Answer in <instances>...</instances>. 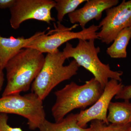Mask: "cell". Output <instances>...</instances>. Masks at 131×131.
<instances>
[{
	"instance_id": "6da1fadb",
	"label": "cell",
	"mask_w": 131,
	"mask_h": 131,
	"mask_svg": "<svg viewBox=\"0 0 131 131\" xmlns=\"http://www.w3.org/2000/svg\"><path fill=\"white\" fill-rule=\"evenodd\" d=\"M45 58L43 53L30 48H24L7 63V80L2 96L19 94L30 90L42 69Z\"/></svg>"
},
{
	"instance_id": "7a4b0ae2",
	"label": "cell",
	"mask_w": 131,
	"mask_h": 131,
	"mask_svg": "<svg viewBox=\"0 0 131 131\" xmlns=\"http://www.w3.org/2000/svg\"><path fill=\"white\" fill-rule=\"evenodd\" d=\"M103 90L100 83L93 78L83 85L71 82L56 91V100L51 108L55 121H61L75 109L84 110L87 107L92 106L98 100Z\"/></svg>"
},
{
	"instance_id": "3957f363",
	"label": "cell",
	"mask_w": 131,
	"mask_h": 131,
	"mask_svg": "<svg viewBox=\"0 0 131 131\" xmlns=\"http://www.w3.org/2000/svg\"><path fill=\"white\" fill-rule=\"evenodd\" d=\"M66 59L59 50L48 53L42 69L31 86L32 93L43 101L58 84L76 75L80 66L74 60L64 65Z\"/></svg>"
},
{
	"instance_id": "277c9868",
	"label": "cell",
	"mask_w": 131,
	"mask_h": 131,
	"mask_svg": "<svg viewBox=\"0 0 131 131\" xmlns=\"http://www.w3.org/2000/svg\"><path fill=\"white\" fill-rule=\"evenodd\" d=\"M95 40L79 39L75 47L67 42L62 52L67 59L73 58L80 67H83L92 73L94 78L104 89L109 79L121 82L123 73L122 71L112 70L109 64H105L101 62L98 57L100 48L95 47Z\"/></svg>"
},
{
	"instance_id": "5b68a950",
	"label": "cell",
	"mask_w": 131,
	"mask_h": 131,
	"mask_svg": "<svg viewBox=\"0 0 131 131\" xmlns=\"http://www.w3.org/2000/svg\"><path fill=\"white\" fill-rule=\"evenodd\" d=\"M0 113L13 114L24 117L31 130L38 129L46 119L43 101L35 94L11 95L0 98Z\"/></svg>"
},
{
	"instance_id": "8992f818",
	"label": "cell",
	"mask_w": 131,
	"mask_h": 131,
	"mask_svg": "<svg viewBox=\"0 0 131 131\" xmlns=\"http://www.w3.org/2000/svg\"><path fill=\"white\" fill-rule=\"evenodd\" d=\"M77 25L68 28L58 22L57 27L54 30L41 35L28 44L25 48L35 49L42 53H52L58 50L59 46L70 40L75 39L84 40L98 39L97 31L100 28L98 25L93 24L80 31H71Z\"/></svg>"
},
{
	"instance_id": "52a82bcc",
	"label": "cell",
	"mask_w": 131,
	"mask_h": 131,
	"mask_svg": "<svg viewBox=\"0 0 131 131\" xmlns=\"http://www.w3.org/2000/svg\"><path fill=\"white\" fill-rule=\"evenodd\" d=\"M55 1L52 0H15L9 8L10 23L13 29H18L24 21L35 19L48 24L56 21L51 15V10L55 7Z\"/></svg>"
},
{
	"instance_id": "ba28073f",
	"label": "cell",
	"mask_w": 131,
	"mask_h": 131,
	"mask_svg": "<svg viewBox=\"0 0 131 131\" xmlns=\"http://www.w3.org/2000/svg\"><path fill=\"white\" fill-rule=\"evenodd\" d=\"M106 12V16L98 25L101 30L97 36L102 42L108 45L123 29L131 27V0H124Z\"/></svg>"
},
{
	"instance_id": "9c48e42d",
	"label": "cell",
	"mask_w": 131,
	"mask_h": 131,
	"mask_svg": "<svg viewBox=\"0 0 131 131\" xmlns=\"http://www.w3.org/2000/svg\"><path fill=\"white\" fill-rule=\"evenodd\" d=\"M124 85L117 80H111L104 88L101 96L93 105L78 113L77 123L79 126L86 128L87 124L94 120L109 124L107 120L108 108L112 99L122 89Z\"/></svg>"
},
{
	"instance_id": "30bf717a",
	"label": "cell",
	"mask_w": 131,
	"mask_h": 131,
	"mask_svg": "<svg viewBox=\"0 0 131 131\" xmlns=\"http://www.w3.org/2000/svg\"><path fill=\"white\" fill-rule=\"evenodd\" d=\"M118 3V0H88L82 7L69 14L68 17L71 23H78L83 30L89 21L100 19L103 12Z\"/></svg>"
},
{
	"instance_id": "8fae6325",
	"label": "cell",
	"mask_w": 131,
	"mask_h": 131,
	"mask_svg": "<svg viewBox=\"0 0 131 131\" xmlns=\"http://www.w3.org/2000/svg\"><path fill=\"white\" fill-rule=\"evenodd\" d=\"M46 31L36 33L30 37L25 38L23 36L15 38L3 37L0 35V66L3 70L5 69L7 63L16 56L21 49L33 40L45 33Z\"/></svg>"
},
{
	"instance_id": "7c38bea8",
	"label": "cell",
	"mask_w": 131,
	"mask_h": 131,
	"mask_svg": "<svg viewBox=\"0 0 131 131\" xmlns=\"http://www.w3.org/2000/svg\"><path fill=\"white\" fill-rule=\"evenodd\" d=\"M108 110L107 120L109 123L118 125L131 124V103L129 101L111 102Z\"/></svg>"
},
{
	"instance_id": "4fadbf2b",
	"label": "cell",
	"mask_w": 131,
	"mask_h": 131,
	"mask_svg": "<svg viewBox=\"0 0 131 131\" xmlns=\"http://www.w3.org/2000/svg\"><path fill=\"white\" fill-rule=\"evenodd\" d=\"M77 114L71 113L59 122L52 123L46 119L39 126L40 131H88L77 123Z\"/></svg>"
},
{
	"instance_id": "5bb4252c",
	"label": "cell",
	"mask_w": 131,
	"mask_h": 131,
	"mask_svg": "<svg viewBox=\"0 0 131 131\" xmlns=\"http://www.w3.org/2000/svg\"><path fill=\"white\" fill-rule=\"evenodd\" d=\"M131 39V27L124 28L117 35L112 44L108 47L107 53L112 58H126L127 47Z\"/></svg>"
},
{
	"instance_id": "9a60e30c",
	"label": "cell",
	"mask_w": 131,
	"mask_h": 131,
	"mask_svg": "<svg viewBox=\"0 0 131 131\" xmlns=\"http://www.w3.org/2000/svg\"><path fill=\"white\" fill-rule=\"evenodd\" d=\"M55 7L57 14V18L59 22L63 20L66 15L74 12L78 6L85 0H56Z\"/></svg>"
},
{
	"instance_id": "2e32d148",
	"label": "cell",
	"mask_w": 131,
	"mask_h": 131,
	"mask_svg": "<svg viewBox=\"0 0 131 131\" xmlns=\"http://www.w3.org/2000/svg\"><path fill=\"white\" fill-rule=\"evenodd\" d=\"M131 124H114L105 123L94 120L91 121V124L88 131H129Z\"/></svg>"
},
{
	"instance_id": "e0dca14e",
	"label": "cell",
	"mask_w": 131,
	"mask_h": 131,
	"mask_svg": "<svg viewBox=\"0 0 131 131\" xmlns=\"http://www.w3.org/2000/svg\"><path fill=\"white\" fill-rule=\"evenodd\" d=\"M8 116L5 113H0V131H23L20 127L10 126L8 123Z\"/></svg>"
},
{
	"instance_id": "ac0fdd59",
	"label": "cell",
	"mask_w": 131,
	"mask_h": 131,
	"mask_svg": "<svg viewBox=\"0 0 131 131\" xmlns=\"http://www.w3.org/2000/svg\"><path fill=\"white\" fill-rule=\"evenodd\" d=\"M116 100L122 99L124 101H129L131 99V84L124 86L122 89L115 96Z\"/></svg>"
},
{
	"instance_id": "d6986e66",
	"label": "cell",
	"mask_w": 131,
	"mask_h": 131,
	"mask_svg": "<svg viewBox=\"0 0 131 131\" xmlns=\"http://www.w3.org/2000/svg\"><path fill=\"white\" fill-rule=\"evenodd\" d=\"M4 81H5V78H4V74L3 73V70L0 66V93L2 90Z\"/></svg>"
},
{
	"instance_id": "ffe728a7",
	"label": "cell",
	"mask_w": 131,
	"mask_h": 131,
	"mask_svg": "<svg viewBox=\"0 0 131 131\" xmlns=\"http://www.w3.org/2000/svg\"><path fill=\"white\" fill-rule=\"evenodd\" d=\"M129 131H131V126L129 129Z\"/></svg>"
},
{
	"instance_id": "44dd1931",
	"label": "cell",
	"mask_w": 131,
	"mask_h": 131,
	"mask_svg": "<svg viewBox=\"0 0 131 131\" xmlns=\"http://www.w3.org/2000/svg\"><path fill=\"white\" fill-rule=\"evenodd\" d=\"M2 0H0V3H1L2 2Z\"/></svg>"
}]
</instances>
